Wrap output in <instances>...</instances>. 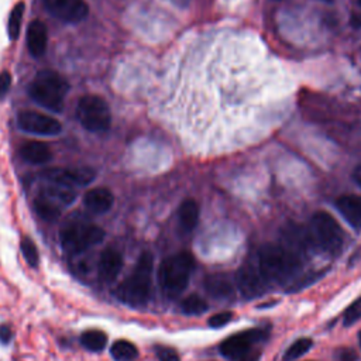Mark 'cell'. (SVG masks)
Returning a JSON list of instances; mask_svg holds the SVG:
<instances>
[{"label": "cell", "instance_id": "6da1fadb", "mask_svg": "<svg viewBox=\"0 0 361 361\" xmlns=\"http://www.w3.org/2000/svg\"><path fill=\"white\" fill-rule=\"evenodd\" d=\"M260 271L268 284H294L302 269V258L283 244L268 243L258 251Z\"/></svg>", "mask_w": 361, "mask_h": 361}, {"label": "cell", "instance_id": "7a4b0ae2", "mask_svg": "<svg viewBox=\"0 0 361 361\" xmlns=\"http://www.w3.org/2000/svg\"><path fill=\"white\" fill-rule=\"evenodd\" d=\"M153 269L154 257L151 253L144 251L133 273L116 289V298L130 306H143L151 298L153 291Z\"/></svg>", "mask_w": 361, "mask_h": 361}, {"label": "cell", "instance_id": "3957f363", "mask_svg": "<svg viewBox=\"0 0 361 361\" xmlns=\"http://www.w3.org/2000/svg\"><path fill=\"white\" fill-rule=\"evenodd\" d=\"M69 85L61 74L53 69H42L31 81L28 96L41 108L61 113L64 110Z\"/></svg>", "mask_w": 361, "mask_h": 361}, {"label": "cell", "instance_id": "277c9868", "mask_svg": "<svg viewBox=\"0 0 361 361\" xmlns=\"http://www.w3.org/2000/svg\"><path fill=\"white\" fill-rule=\"evenodd\" d=\"M195 260L190 253H178L164 258L158 268V283L167 296L183 294L191 280Z\"/></svg>", "mask_w": 361, "mask_h": 361}, {"label": "cell", "instance_id": "5b68a950", "mask_svg": "<svg viewBox=\"0 0 361 361\" xmlns=\"http://www.w3.org/2000/svg\"><path fill=\"white\" fill-rule=\"evenodd\" d=\"M309 236L314 249L329 255H337L344 246V232L339 221L328 212H316L309 224Z\"/></svg>", "mask_w": 361, "mask_h": 361}, {"label": "cell", "instance_id": "8992f818", "mask_svg": "<svg viewBox=\"0 0 361 361\" xmlns=\"http://www.w3.org/2000/svg\"><path fill=\"white\" fill-rule=\"evenodd\" d=\"M105 230L96 224L85 221L67 223L60 232V243L67 254L76 255L101 244L105 240Z\"/></svg>", "mask_w": 361, "mask_h": 361}, {"label": "cell", "instance_id": "52a82bcc", "mask_svg": "<svg viewBox=\"0 0 361 361\" xmlns=\"http://www.w3.org/2000/svg\"><path fill=\"white\" fill-rule=\"evenodd\" d=\"M267 339L262 329H250L226 339L220 347V354L230 361H258L260 351L255 349L258 343Z\"/></svg>", "mask_w": 361, "mask_h": 361}, {"label": "cell", "instance_id": "ba28073f", "mask_svg": "<svg viewBox=\"0 0 361 361\" xmlns=\"http://www.w3.org/2000/svg\"><path fill=\"white\" fill-rule=\"evenodd\" d=\"M81 126L90 133L108 131L112 126V112L108 102L98 95L83 96L76 108Z\"/></svg>", "mask_w": 361, "mask_h": 361}, {"label": "cell", "instance_id": "9c48e42d", "mask_svg": "<svg viewBox=\"0 0 361 361\" xmlns=\"http://www.w3.org/2000/svg\"><path fill=\"white\" fill-rule=\"evenodd\" d=\"M38 178L42 180H51V183L64 184L68 187H86L92 184L96 172L94 168L89 167H79V168H50L41 171Z\"/></svg>", "mask_w": 361, "mask_h": 361}, {"label": "cell", "instance_id": "30bf717a", "mask_svg": "<svg viewBox=\"0 0 361 361\" xmlns=\"http://www.w3.org/2000/svg\"><path fill=\"white\" fill-rule=\"evenodd\" d=\"M236 283L240 294L246 299H255L262 296L268 285L267 280L260 271L258 264L253 261H247L239 268L236 274Z\"/></svg>", "mask_w": 361, "mask_h": 361}, {"label": "cell", "instance_id": "8fae6325", "mask_svg": "<svg viewBox=\"0 0 361 361\" xmlns=\"http://www.w3.org/2000/svg\"><path fill=\"white\" fill-rule=\"evenodd\" d=\"M17 124L23 131L37 135H57L62 131V124L57 119L34 110L20 112Z\"/></svg>", "mask_w": 361, "mask_h": 361}, {"label": "cell", "instance_id": "7c38bea8", "mask_svg": "<svg viewBox=\"0 0 361 361\" xmlns=\"http://www.w3.org/2000/svg\"><path fill=\"white\" fill-rule=\"evenodd\" d=\"M42 5L51 16L69 24L85 20L89 13L85 0H42Z\"/></svg>", "mask_w": 361, "mask_h": 361}, {"label": "cell", "instance_id": "4fadbf2b", "mask_svg": "<svg viewBox=\"0 0 361 361\" xmlns=\"http://www.w3.org/2000/svg\"><path fill=\"white\" fill-rule=\"evenodd\" d=\"M123 255L120 251L116 249H106L102 251L99 264H98V271H99V278L105 284H112L117 280L123 269Z\"/></svg>", "mask_w": 361, "mask_h": 361}, {"label": "cell", "instance_id": "5bb4252c", "mask_svg": "<svg viewBox=\"0 0 361 361\" xmlns=\"http://www.w3.org/2000/svg\"><path fill=\"white\" fill-rule=\"evenodd\" d=\"M49 45V30L41 20H34L27 28V49L34 58H41Z\"/></svg>", "mask_w": 361, "mask_h": 361}, {"label": "cell", "instance_id": "9a60e30c", "mask_svg": "<svg viewBox=\"0 0 361 361\" xmlns=\"http://www.w3.org/2000/svg\"><path fill=\"white\" fill-rule=\"evenodd\" d=\"M41 188L38 195H42L44 198H47L57 203L58 206H69L76 201V192L72 187L58 184V183H51V180H42L41 179Z\"/></svg>", "mask_w": 361, "mask_h": 361}, {"label": "cell", "instance_id": "2e32d148", "mask_svg": "<svg viewBox=\"0 0 361 361\" xmlns=\"http://www.w3.org/2000/svg\"><path fill=\"white\" fill-rule=\"evenodd\" d=\"M203 288L206 294L215 301L226 302V301L235 299V287L232 281L224 276L213 274L206 277L203 281Z\"/></svg>", "mask_w": 361, "mask_h": 361}, {"label": "cell", "instance_id": "e0dca14e", "mask_svg": "<svg viewBox=\"0 0 361 361\" xmlns=\"http://www.w3.org/2000/svg\"><path fill=\"white\" fill-rule=\"evenodd\" d=\"M335 205L351 228L361 230V196L342 195L336 199Z\"/></svg>", "mask_w": 361, "mask_h": 361}, {"label": "cell", "instance_id": "ac0fdd59", "mask_svg": "<svg viewBox=\"0 0 361 361\" xmlns=\"http://www.w3.org/2000/svg\"><path fill=\"white\" fill-rule=\"evenodd\" d=\"M115 203V196L108 188L90 190L83 196L85 208L95 215L108 213Z\"/></svg>", "mask_w": 361, "mask_h": 361}, {"label": "cell", "instance_id": "d6986e66", "mask_svg": "<svg viewBox=\"0 0 361 361\" xmlns=\"http://www.w3.org/2000/svg\"><path fill=\"white\" fill-rule=\"evenodd\" d=\"M20 156L26 162L34 165L49 164L53 160L51 149L41 142H28L23 144L20 149Z\"/></svg>", "mask_w": 361, "mask_h": 361}, {"label": "cell", "instance_id": "ffe728a7", "mask_svg": "<svg viewBox=\"0 0 361 361\" xmlns=\"http://www.w3.org/2000/svg\"><path fill=\"white\" fill-rule=\"evenodd\" d=\"M199 221V205L194 199H185L178 209V223L184 233H191Z\"/></svg>", "mask_w": 361, "mask_h": 361}, {"label": "cell", "instance_id": "44dd1931", "mask_svg": "<svg viewBox=\"0 0 361 361\" xmlns=\"http://www.w3.org/2000/svg\"><path fill=\"white\" fill-rule=\"evenodd\" d=\"M34 210L45 221H57L62 213L61 206L47 198H44L42 195H37V198L34 199Z\"/></svg>", "mask_w": 361, "mask_h": 361}, {"label": "cell", "instance_id": "7402d4cb", "mask_svg": "<svg viewBox=\"0 0 361 361\" xmlns=\"http://www.w3.org/2000/svg\"><path fill=\"white\" fill-rule=\"evenodd\" d=\"M81 344L94 353L102 351L108 344V336L102 330H87L81 336Z\"/></svg>", "mask_w": 361, "mask_h": 361}, {"label": "cell", "instance_id": "603a6c76", "mask_svg": "<svg viewBox=\"0 0 361 361\" xmlns=\"http://www.w3.org/2000/svg\"><path fill=\"white\" fill-rule=\"evenodd\" d=\"M110 354L116 361H133L134 358H137L139 350L131 342L117 340L113 343Z\"/></svg>", "mask_w": 361, "mask_h": 361}, {"label": "cell", "instance_id": "cb8c5ba5", "mask_svg": "<svg viewBox=\"0 0 361 361\" xmlns=\"http://www.w3.org/2000/svg\"><path fill=\"white\" fill-rule=\"evenodd\" d=\"M208 310V303L203 298L194 294L187 296L183 302H180V312L188 316H198Z\"/></svg>", "mask_w": 361, "mask_h": 361}, {"label": "cell", "instance_id": "d4e9b609", "mask_svg": "<svg viewBox=\"0 0 361 361\" xmlns=\"http://www.w3.org/2000/svg\"><path fill=\"white\" fill-rule=\"evenodd\" d=\"M312 346H313L312 339H309V337L298 339L295 343H292L288 347V350L284 354L283 361H295V360L301 358L302 355H305L312 349Z\"/></svg>", "mask_w": 361, "mask_h": 361}, {"label": "cell", "instance_id": "484cf974", "mask_svg": "<svg viewBox=\"0 0 361 361\" xmlns=\"http://www.w3.org/2000/svg\"><path fill=\"white\" fill-rule=\"evenodd\" d=\"M24 10H26L24 2H19V3L15 6V9L12 10V13H10L8 30H9V37H10V40H13V41H16V40L19 38V35H20V28H22V22H23Z\"/></svg>", "mask_w": 361, "mask_h": 361}, {"label": "cell", "instance_id": "4316f807", "mask_svg": "<svg viewBox=\"0 0 361 361\" xmlns=\"http://www.w3.org/2000/svg\"><path fill=\"white\" fill-rule=\"evenodd\" d=\"M20 250L23 257L26 258L27 264L33 268H37L40 264V253L35 243L30 237H23L20 243Z\"/></svg>", "mask_w": 361, "mask_h": 361}, {"label": "cell", "instance_id": "83f0119b", "mask_svg": "<svg viewBox=\"0 0 361 361\" xmlns=\"http://www.w3.org/2000/svg\"><path fill=\"white\" fill-rule=\"evenodd\" d=\"M361 319V298L355 299L346 310L343 314V325L346 328L353 326Z\"/></svg>", "mask_w": 361, "mask_h": 361}, {"label": "cell", "instance_id": "f1b7e54d", "mask_svg": "<svg viewBox=\"0 0 361 361\" xmlns=\"http://www.w3.org/2000/svg\"><path fill=\"white\" fill-rule=\"evenodd\" d=\"M233 312H220V313H216L213 314L212 318L208 321V325L213 329H219V328H223L228 324H230L233 321Z\"/></svg>", "mask_w": 361, "mask_h": 361}, {"label": "cell", "instance_id": "f546056e", "mask_svg": "<svg viewBox=\"0 0 361 361\" xmlns=\"http://www.w3.org/2000/svg\"><path fill=\"white\" fill-rule=\"evenodd\" d=\"M156 354L160 361H180L179 354L176 350L171 347H164V346H157L156 347Z\"/></svg>", "mask_w": 361, "mask_h": 361}, {"label": "cell", "instance_id": "4dcf8cb0", "mask_svg": "<svg viewBox=\"0 0 361 361\" xmlns=\"http://www.w3.org/2000/svg\"><path fill=\"white\" fill-rule=\"evenodd\" d=\"M10 86H12V75L8 71L0 74V99H3L9 94Z\"/></svg>", "mask_w": 361, "mask_h": 361}, {"label": "cell", "instance_id": "1f68e13d", "mask_svg": "<svg viewBox=\"0 0 361 361\" xmlns=\"http://www.w3.org/2000/svg\"><path fill=\"white\" fill-rule=\"evenodd\" d=\"M13 330L8 325L0 326V343L2 344H9L13 340Z\"/></svg>", "mask_w": 361, "mask_h": 361}, {"label": "cell", "instance_id": "d6a6232c", "mask_svg": "<svg viewBox=\"0 0 361 361\" xmlns=\"http://www.w3.org/2000/svg\"><path fill=\"white\" fill-rule=\"evenodd\" d=\"M355 360H357V354L350 349L343 350L340 354V361H355Z\"/></svg>", "mask_w": 361, "mask_h": 361}, {"label": "cell", "instance_id": "836d02e7", "mask_svg": "<svg viewBox=\"0 0 361 361\" xmlns=\"http://www.w3.org/2000/svg\"><path fill=\"white\" fill-rule=\"evenodd\" d=\"M350 23L354 28H361V13H353Z\"/></svg>", "mask_w": 361, "mask_h": 361}, {"label": "cell", "instance_id": "e575fe53", "mask_svg": "<svg viewBox=\"0 0 361 361\" xmlns=\"http://www.w3.org/2000/svg\"><path fill=\"white\" fill-rule=\"evenodd\" d=\"M353 178H354V180L355 183L361 187V164L354 169V174H353Z\"/></svg>", "mask_w": 361, "mask_h": 361}, {"label": "cell", "instance_id": "d590c367", "mask_svg": "<svg viewBox=\"0 0 361 361\" xmlns=\"http://www.w3.org/2000/svg\"><path fill=\"white\" fill-rule=\"evenodd\" d=\"M358 342H360V347H361V332H360V335H358Z\"/></svg>", "mask_w": 361, "mask_h": 361}, {"label": "cell", "instance_id": "8d00e7d4", "mask_svg": "<svg viewBox=\"0 0 361 361\" xmlns=\"http://www.w3.org/2000/svg\"><path fill=\"white\" fill-rule=\"evenodd\" d=\"M355 3H357L360 8H361V0H355Z\"/></svg>", "mask_w": 361, "mask_h": 361}, {"label": "cell", "instance_id": "74e56055", "mask_svg": "<svg viewBox=\"0 0 361 361\" xmlns=\"http://www.w3.org/2000/svg\"><path fill=\"white\" fill-rule=\"evenodd\" d=\"M324 2H332V0H324Z\"/></svg>", "mask_w": 361, "mask_h": 361}]
</instances>
